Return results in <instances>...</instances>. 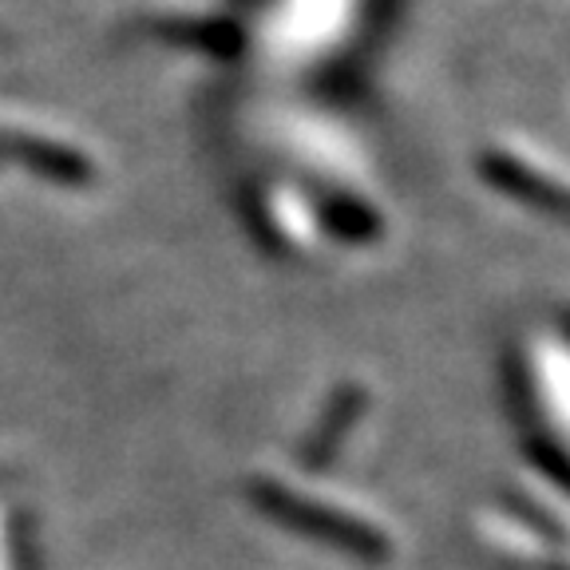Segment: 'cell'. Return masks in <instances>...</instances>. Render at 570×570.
Here are the masks:
<instances>
[{
    "label": "cell",
    "mask_w": 570,
    "mask_h": 570,
    "mask_svg": "<svg viewBox=\"0 0 570 570\" xmlns=\"http://www.w3.org/2000/svg\"><path fill=\"white\" fill-rule=\"evenodd\" d=\"M356 412H361V392L348 389L345 396H341V401H337V409H333V416L325 420V428H321L317 448H313V455H317V460H330L333 444H337V432H341V428H345V424H353Z\"/></svg>",
    "instance_id": "3957f363"
},
{
    "label": "cell",
    "mask_w": 570,
    "mask_h": 570,
    "mask_svg": "<svg viewBox=\"0 0 570 570\" xmlns=\"http://www.w3.org/2000/svg\"><path fill=\"white\" fill-rule=\"evenodd\" d=\"M262 499H266V508L274 515H282L285 523L302 527V531H317L325 539H337L345 547H356V551H376V531H368L365 523H353V519H337V515H325L317 511L313 503L305 499L289 495V491H277V488H262Z\"/></svg>",
    "instance_id": "6da1fadb"
},
{
    "label": "cell",
    "mask_w": 570,
    "mask_h": 570,
    "mask_svg": "<svg viewBox=\"0 0 570 570\" xmlns=\"http://www.w3.org/2000/svg\"><path fill=\"white\" fill-rule=\"evenodd\" d=\"M488 175L495 178L499 187H508V190H515V195L531 198V203H543V206H551V210H559V187H554V183H547L543 175L527 170L523 163L511 159V155H491Z\"/></svg>",
    "instance_id": "7a4b0ae2"
}]
</instances>
